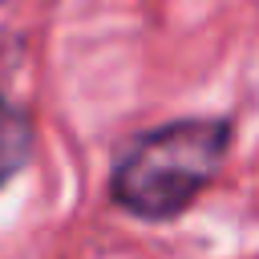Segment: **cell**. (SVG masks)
I'll use <instances>...</instances> for the list:
<instances>
[{"mask_svg": "<svg viewBox=\"0 0 259 259\" xmlns=\"http://www.w3.org/2000/svg\"><path fill=\"white\" fill-rule=\"evenodd\" d=\"M231 150L227 117H178L138 134L113 162L109 198L146 223L178 219L219 174Z\"/></svg>", "mask_w": 259, "mask_h": 259, "instance_id": "1", "label": "cell"}, {"mask_svg": "<svg viewBox=\"0 0 259 259\" xmlns=\"http://www.w3.org/2000/svg\"><path fill=\"white\" fill-rule=\"evenodd\" d=\"M32 117L0 93V186H8L32 158Z\"/></svg>", "mask_w": 259, "mask_h": 259, "instance_id": "2", "label": "cell"}]
</instances>
